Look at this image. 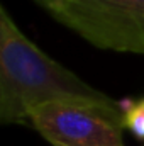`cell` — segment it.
Returning <instances> with one entry per match:
<instances>
[{
	"label": "cell",
	"mask_w": 144,
	"mask_h": 146,
	"mask_svg": "<svg viewBox=\"0 0 144 146\" xmlns=\"http://www.w3.org/2000/svg\"><path fill=\"white\" fill-rule=\"evenodd\" d=\"M107 2L144 17V0H107Z\"/></svg>",
	"instance_id": "cell-5"
},
{
	"label": "cell",
	"mask_w": 144,
	"mask_h": 146,
	"mask_svg": "<svg viewBox=\"0 0 144 146\" xmlns=\"http://www.w3.org/2000/svg\"><path fill=\"white\" fill-rule=\"evenodd\" d=\"M44 104L88 107L124 122L120 102L48 56L0 5V121L29 122L31 110Z\"/></svg>",
	"instance_id": "cell-1"
},
{
	"label": "cell",
	"mask_w": 144,
	"mask_h": 146,
	"mask_svg": "<svg viewBox=\"0 0 144 146\" xmlns=\"http://www.w3.org/2000/svg\"><path fill=\"white\" fill-rule=\"evenodd\" d=\"M124 110V127L129 129L137 139L144 141V99L132 102H120Z\"/></svg>",
	"instance_id": "cell-4"
},
{
	"label": "cell",
	"mask_w": 144,
	"mask_h": 146,
	"mask_svg": "<svg viewBox=\"0 0 144 146\" xmlns=\"http://www.w3.org/2000/svg\"><path fill=\"white\" fill-rule=\"evenodd\" d=\"M51 17L97 48L144 54V17L107 0H70Z\"/></svg>",
	"instance_id": "cell-2"
},
{
	"label": "cell",
	"mask_w": 144,
	"mask_h": 146,
	"mask_svg": "<svg viewBox=\"0 0 144 146\" xmlns=\"http://www.w3.org/2000/svg\"><path fill=\"white\" fill-rule=\"evenodd\" d=\"M37 5H41L44 10H48L49 14H53V12H56V10H59L66 2H70V0H34Z\"/></svg>",
	"instance_id": "cell-6"
},
{
	"label": "cell",
	"mask_w": 144,
	"mask_h": 146,
	"mask_svg": "<svg viewBox=\"0 0 144 146\" xmlns=\"http://www.w3.org/2000/svg\"><path fill=\"white\" fill-rule=\"evenodd\" d=\"M29 124L53 146H124V122L88 107L44 104L31 110Z\"/></svg>",
	"instance_id": "cell-3"
}]
</instances>
